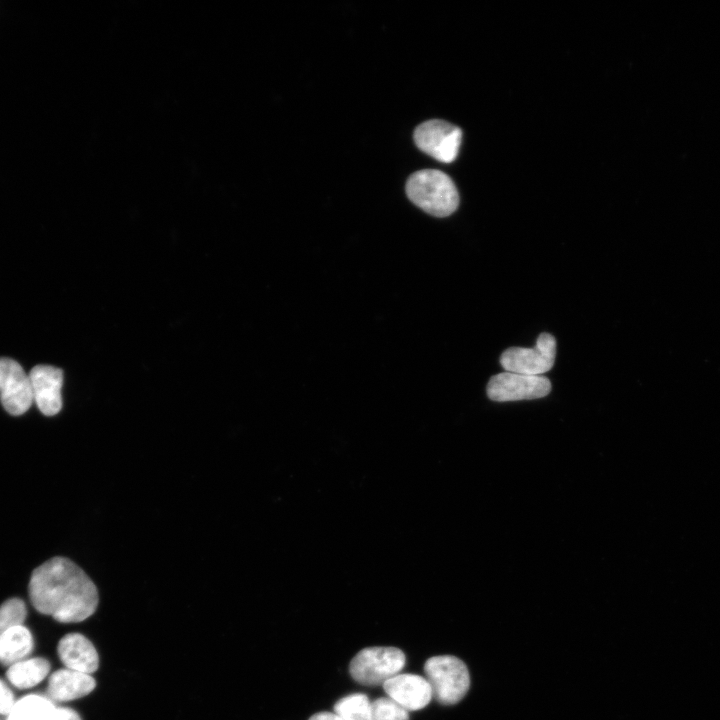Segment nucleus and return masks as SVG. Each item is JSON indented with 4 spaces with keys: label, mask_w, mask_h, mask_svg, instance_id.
<instances>
[{
    "label": "nucleus",
    "mask_w": 720,
    "mask_h": 720,
    "mask_svg": "<svg viewBox=\"0 0 720 720\" xmlns=\"http://www.w3.org/2000/svg\"><path fill=\"white\" fill-rule=\"evenodd\" d=\"M424 672L433 697L443 705L458 703L470 687L467 666L452 655L429 658L424 664Z\"/></svg>",
    "instance_id": "obj_3"
},
{
    "label": "nucleus",
    "mask_w": 720,
    "mask_h": 720,
    "mask_svg": "<svg viewBox=\"0 0 720 720\" xmlns=\"http://www.w3.org/2000/svg\"><path fill=\"white\" fill-rule=\"evenodd\" d=\"M50 667L45 658L24 659L11 665L6 676L13 686L27 689L39 684L48 675Z\"/></svg>",
    "instance_id": "obj_14"
},
{
    "label": "nucleus",
    "mask_w": 720,
    "mask_h": 720,
    "mask_svg": "<svg viewBox=\"0 0 720 720\" xmlns=\"http://www.w3.org/2000/svg\"><path fill=\"white\" fill-rule=\"evenodd\" d=\"M33 637L23 625L14 626L0 637V663L11 666L24 660L33 650Z\"/></svg>",
    "instance_id": "obj_13"
},
{
    "label": "nucleus",
    "mask_w": 720,
    "mask_h": 720,
    "mask_svg": "<svg viewBox=\"0 0 720 720\" xmlns=\"http://www.w3.org/2000/svg\"><path fill=\"white\" fill-rule=\"evenodd\" d=\"M371 720H409V714L390 697H381L371 702Z\"/></svg>",
    "instance_id": "obj_18"
},
{
    "label": "nucleus",
    "mask_w": 720,
    "mask_h": 720,
    "mask_svg": "<svg viewBox=\"0 0 720 720\" xmlns=\"http://www.w3.org/2000/svg\"><path fill=\"white\" fill-rule=\"evenodd\" d=\"M57 652L66 668L92 674L99 667V656L90 640L80 633L61 638Z\"/></svg>",
    "instance_id": "obj_11"
},
{
    "label": "nucleus",
    "mask_w": 720,
    "mask_h": 720,
    "mask_svg": "<svg viewBox=\"0 0 720 720\" xmlns=\"http://www.w3.org/2000/svg\"><path fill=\"white\" fill-rule=\"evenodd\" d=\"M308 720H342L340 716H338L334 712H318L312 715Z\"/></svg>",
    "instance_id": "obj_21"
},
{
    "label": "nucleus",
    "mask_w": 720,
    "mask_h": 720,
    "mask_svg": "<svg viewBox=\"0 0 720 720\" xmlns=\"http://www.w3.org/2000/svg\"><path fill=\"white\" fill-rule=\"evenodd\" d=\"M27 608L20 598H10L0 605V637L14 626L22 625Z\"/></svg>",
    "instance_id": "obj_17"
},
{
    "label": "nucleus",
    "mask_w": 720,
    "mask_h": 720,
    "mask_svg": "<svg viewBox=\"0 0 720 720\" xmlns=\"http://www.w3.org/2000/svg\"><path fill=\"white\" fill-rule=\"evenodd\" d=\"M95 686L91 674L62 668L49 677L46 696L54 703L71 701L88 695Z\"/></svg>",
    "instance_id": "obj_12"
},
{
    "label": "nucleus",
    "mask_w": 720,
    "mask_h": 720,
    "mask_svg": "<svg viewBox=\"0 0 720 720\" xmlns=\"http://www.w3.org/2000/svg\"><path fill=\"white\" fill-rule=\"evenodd\" d=\"M55 708L47 696L30 694L15 702L7 720H48Z\"/></svg>",
    "instance_id": "obj_15"
},
{
    "label": "nucleus",
    "mask_w": 720,
    "mask_h": 720,
    "mask_svg": "<svg viewBox=\"0 0 720 720\" xmlns=\"http://www.w3.org/2000/svg\"><path fill=\"white\" fill-rule=\"evenodd\" d=\"M556 340L549 333H541L533 348L511 347L500 356V364L507 372L541 376L555 361Z\"/></svg>",
    "instance_id": "obj_5"
},
{
    "label": "nucleus",
    "mask_w": 720,
    "mask_h": 720,
    "mask_svg": "<svg viewBox=\"0 0 720 720\" xmlns=\"http://www.w3.org/2000/svg\"><path fill=\"white\" fill-rule=\"evenodd\" d=\"M461 140L462 131L459 127L438 119L428 120L414 131L416 146L443 163H451L456 159Z\"/></svg>",
    "instance_id": "obj_6"
},
{
    "label": "nucleus",
    "mask_w": 720,
    "mask_h": 720,
    "mask_svg": "<svg viewBox=\"0 0 720 720\" xmlns=\"http://www.w3.org/2000/svg\"><path fill=\"white\" fill-rule=\"evenodd\" d=\"M0 401L13 416L24 414L34 402L29 375L10 358H0Z\"/></svg>",
    "instance_id": "obj_8"
},
{
    "label": "nucleus",
    "mask_w": 720,
    "mask_h": 720,
    "mask_svg": "<svg viewBox=\"0 0 720 720\" xmlns=\"http://www.w3.org/2000/svg\"><path fill=\"white\" fill-rule=\"evenodd\" d=\"M334 713L342 720H371V702L365 694H350L335 703Z\"/></svg>",
    "instance_id": "obj_16"
},
{
    "label": "nucleus",
    "mask_w": 720,
    "mask_h": 720,
    "mask_svg": "<svg viewBox=\"0 0 720 720\" xmlns=\"http://www.w3.org/2000/svg\"><path fill=\"white\" fill-rule=\"evenodd\" d=\"M382 686L388 697L407 711H416L426 707L433 697L427 679L416 674L399 673Z\"/></svg>",
    "instance_id": "obj_10"
},
{
    "label": "nucleus",
    "mask_w": 720,
    "mask_h": 720,
    "mask_svg": "<svg viewBox=\"0 0 720 720\" xmlns=\"http://www.w3.org/2000/svg\"><path fill=\"white\" fill-rule=\"evenodd\" d=\"M33 401L45 416H54L62 408L63 372L49 365H37L29 373Z\"/></svg>",
    "instance_id": "obj_9"
},
{
    "label": "nucleus",
    "mask_w": 720,
    "mask_h": 720,
    "mask_svg": "<svg viewBox=\"0 0 720 720\" xmlns=\"http://www.w3.org/2000/svg\"><path fill=\"white\" fill-rule=\"evenodd\" d=\"M406 194L416 206L436 217L451 215L459 205L454 182L447 174L436 169L413 173L407 181Z\"/></svg>",
    "instance_id": "obj_2"
},
{
    "label": "nucleus",
    "mask_w": 720,
    "mask_h": 720,
    "mask_svg": "<svg viewBox=\"0 0 720 720\" xmlns=\"http://www.w3.org/2000/svg\"><path fill=\"white\" fill-rule=\"evenodd\" d=\"M405 654L396 647H367L351 660L352 678L365 686L383 685L399 674L405 665Z\"/></svg>",
    "instance_id": "obj_4"
},
{
    "label": "nucleus",
    "mask_w": 720,
    "mask_h": 720,
    "mask_svg": "<svg viewBox=\"0 0 720 720\" xmlns=\"http://www.w3.org/2000/svg\"><path fill=\"white\" fill-rule=\"evenodd\" d=\"M487 396L497 402L542 398L551 391V382L544 376L503 372L491 377Z\"/></svg>",
    "instance_id": "obj_7"
},
{
    "label": "nucleus",
    "mask_w": 720,
    "mask_h": 720,
    "mask_svg": "<svg viewBox=\"0 0 720 720\" xmlns=\"http://www.w3.org/2000/svg\"><path fill=\"white\" fill-rule=\"evenodd\" d=\"M15 702L12 691L6 683L0 679V714L8 715Z\"/></svg>",
    "instance_id": "obj_19"
},
{
    "label": "nucleus",
    "mask_w": 720,
    "mask_h": 720,
    "mask_svg": "<svg viewBox=\"0 0 720 720\" xmlns=\"http://www.w3.org/2000/svg\"><path fill=\"white\" fill-rule=\"evenodd\" d=\"M29 598L34 608L61 623H78L97 609L99 596L90 577L72 560L56 556L34 569Z\"/></svg>",
    "instance_id": "obj_1"
},
{
    "label": "nucleus",
    "mask_w": 720,
    "mask_h": 720,
    "mask_svg": "<svg viewBox=\"0 0 720 720\" xmlns=\"http://www.w3.org/2000/svg\"><path fill=\"white\" fill-rule=\"evenodd\" d=\"M48 720H81L79 714L68 707H57Z\"/></svg>",
    "instance_id": "obj_20"
}]
</instances>
